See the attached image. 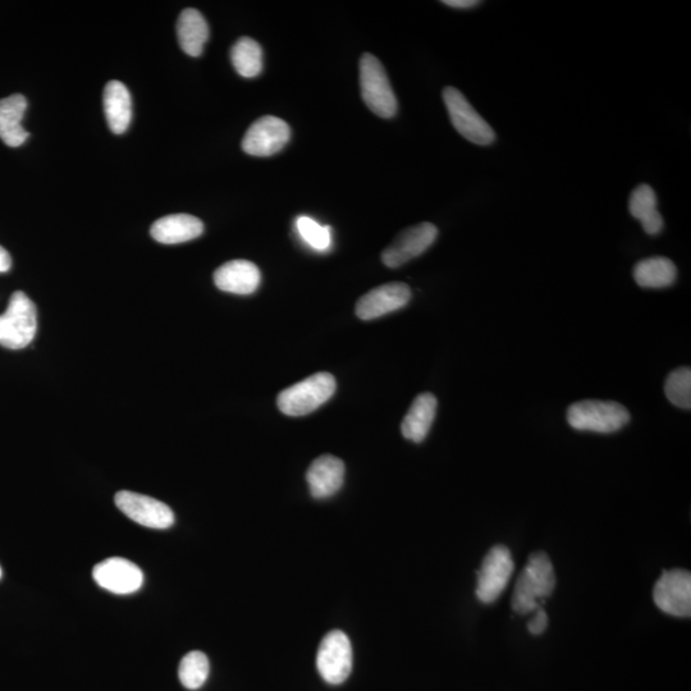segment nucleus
<instances>
[{
  "label": "nucleus",
  "instance_id": "obj_1",
  "mask_svg": "<svg viewBox=\"0 0 691 691\" xmlns=\"http://www.w3.org/2000/svg\"><path fill=\"white\" fill-rule=\"evenodd\" d=\"M556 587L555 569L544 552L534 553L516 581L512 608L519 615H529L542 608Z\"/></svg>",
  "mask_w": 691,
  "mask_h": 691
},
{
  "label": "nucleus",
  "instance_id": "obj_2",
  "mask_svg": "<svg viewBox=\"0 0 691 691\" xmlns=\"http://www.w3.org/2000/svg\"><path fill=\"white\" fill-rule=\"evenodd\" d=\"M570 427L581 432L615 433L626 427L630 413L625 406L613 401L585 400L567 410Z\"/></svg>",
  "mask_w": 691,
  "mask_h": 691
},
{
  "label": "nucleus",
  "instance_id": "obj_3",
  "mask_svg": "<svg viewBox=\"0 0 691 691\" xmlns=\"http://www.w3.org/2000/svg\"><path fill=\"white\" fill-rule=\"evenodd\" d=\"M38 331V311L29 297L17 291L9 300L6 313L0 315V346L21 350L34 341Z\"/></svg>",
  "mask_w": 691,
  "mask_h": 691
},
{
  "label": "nucleus",
  "instance_id": "obj_4",
  "mask_svg": "<svg viewBox=\"0 0 691 691\" xmlns=\"http://www.w3.org/2000/svg\"><path fill=\"white\" fill-rule=\"evenodd\" d=\"M336 379L329 373L310 375L279 393L278 409L287 416H305L319 409L336 392Z\"/></svg>",
  "mask_w": 691,
  "mask_h": 691
},
{
  "label": "nucleus",
  "instance_id": "obj_5",
  "mask_svg": "<svg viewBox=\"0 0 691 691\" xmlns=\"http://www.w3.org/2000/svg\"><path fill=\"white\" fill-rule=\"evenodd\" d=\"M360 88L366 107L381 118H392L397 113V99L383 64L373 54L365 53L360 59Z\"/></svg>",
  "mask_w": 691,
  "mask_h": 691
},
{
  "label": "nucleus",
  "instance_id": "obj_6",
  "mask_svg": "<svg viewBox=\"0 0 691 691\" xmlns=\"http://www.w3.org/2000/svg\"><path fill=\"white\" fill-rule=\"evenodd\" d=\"M443 100L453 127L466 140L480 146H488L496 141L493 128L475 111L461 91L448 86L443 90Z\"/></svg>",
  "mask_w": 691,
  "mask_h": 691
},
{
  "label": "nucleus",
  "instance_id": "obj_7",
  "mask_svg": "<svg viewBox=\"0 0 691 691\" xmlns=\"http://www.w3.org/2000/svg\"><path fill=\"white\" fill-rule=\"evenodd\" d=\"M317 667L326 683L331 685L345 683L352 670V647L349 636L340 630L331 631L324 636L318 649Z\"/></svg>",
  "mask_w": 691,
  "mask_h": 691
},
{
  "label": "nucleus",
  "instance_id": "obj_8",
  "mask_svg": "<svg viewBox=\"0 0 691 691\" xmlns=\"http://www.w3.org/2000/svg\"><path fill=\"white\" fill-rule=\"evenodd\" d=\"M515 564L510 549L496 546L485 556L478 571L477 597L480 602H496L509 585Z\"/></svg>",
  "mask_w": 691,
  "mask_h": 691
},
{
  "label": "nucleus",
  "instance_id": "obj_9",
  "mask_svg": "<svg viewBox=\"0 0 691 691\" xmlns=\"http://www.w3.org/2000/svg\"><path fill=\"white\" fill-rule=\"evenodd\" d=\"M116 506L128 519L150 529H168L175 524V514L166 503L144 494L121 491L114 497Z\"/></svg>",
  "mask_w": 691,
  "mask_h": 691
},
{
  "label": "nucleus",
  "instance_id": "obj_10",
  "mask_svg": "<svg viewBox=\"0 0 691 691\" xmlns=\"http://www.w3.org/2000/svg\"><path fill=\"white\" fill-rule=\"evenodd\" d=\"M653 599L656 606L667 615L690 617V572L680 569L663 572L661 578L654 585Z\"/></svg>",
  "mask_w": 691,
  "mask_h": 691
},
{
  "label": "nucleus",
  "instance_id": "obj_11",
  "mask_svg": "<svg viewBox=\"0 0 691 691\" xmlns=\"http://www.w3.org/2000/svg\"><path fill=\"white\" fill-rule=\"evenodd\" d=\"M438 237V228L434 224L424 222L406 228L393 240L392 244L383 251L382 260L388 268H400L410 260L418 258L434 244Z\"/></svg>",
  "mask_w": 691,
  "mask_h": 691
},
{
  "label": "nucleus",
  "instance_id": "obj_12",
  "mask_svg": "<svg viewBox=\"0 0 691 691\" xmlns=\"http://www.w3.org/2000/svg\"><path fill=\"white\" fill-rule=\"evenodd\" d=\"M290 126L281 118L265 116L255 121L242 140V150L253 157H271L290 141Z\"/></svg>",
  "mask_w": 691,
  "mask_h": 691
},
{
  "label": "nucleus",
  "instance_id": "obj_13",
  "mask_svg": "<svg viewBox=\"0 0 691 691\" xmlns=\"http://www.w3.org/2000/svg\"><path fill=\"white\" fill-rule=\"evenodd\" d=\"M93 578L100 588L114 594H132L144 584V574L139 566L126 558H108L96 565Z\"/></svg>",
  "mask_w": 691,
  "mask_h": 691
},
{
  "label": "nucleus",
  "instance_id": "obj_14",
  "mask_svg": "<svg viewBox=\"0 0 691 691\" xmlns=\"http://www.w3.org/2000/svg\"><path fill=\"white\" fill-rule=\"evenodd\" d=\"M411 300V290L406 283L392 282L374 288L356 304V315L361 320H373L405 308Z\"/></svg>",
  "mask_w": 691,
  "mask_h": 691
},
{
  "label": "nucleus",
  "instance_id": "obj_15",
  "mask_svg": "<svg viewBox=\"0 0 691 691\" xmlns=\"http://www.w3.org/2000/svg\"><path fill=\"white\" fill-rule=\"evenodd\" d=\"M345 464L338 457L323 455L310 465L308 480L311 496L324 500L334 496L345 482Z\"/></svg>",
  "mask_w": 691,
  "mask_h": 691
},
{
  "label": "nucleus",
  "instance_id": "obj_16",
  "mask_svg": "<svg viewBox=\"0 0 691 691\" xmlns=\"http://www.w3.org/2000/svg\"><path fill=\"white\" fill-rule=\"evenodd\" d=\"M262 281L259 268L249 260H232L214 273V283L219 290L235 295L254 294Z\"/></svg>",
  "mask_w": 691,
  "mask_h": 691
},
{
  "label": "nucleus",
  "instance_id": "obj_17",
  "mask_svg": "<svg viewBox=\"0 0 691 691\" xmlns=\"http://www.w3.org/2000/svg\"><path fill=\"white\" fill-rule=\"evenodd\" d=\"M204 232V224L190 214H172L158 219L151 226V237L164 245L182 244L198 239Z\"/></svg>",
  "mask_w": 691,
  "mask_h": 691
},
{
  "label": "nucleus",
  "instance_id": "obj_18",
  "mask_svg": "<svg viewBox=\"0 0 691 691\" xmlns=\"http://www.w3.org/2000/svg\"><path fill=\"white\" fill-rule=\"evenodd\" d=\"M26 109L27 100L24 95L13 94L0 100V139L9 148H18L30 136L22 126Z\"/></svg>",
  "mask_w": 691,
  "mask_h": 691
},
{
  "label": "nucleus",
  "instance_id": "obj_19",
  "mask_svg": "<svg viewBox=\"0 0 691 691\" xmlns=\"http://www.w3.org/2000/svg\"><path fill=\"white\" fill-rule=\"evenodd\" d=\"M437 407V398L432 393H421L416 397L402 421V436L411 442H423L436 419Z\"/></svg>",
  "mask_w": 691,
  "mask_h": 691
},
{
  "label": "nucleus",
  "instance_id": "obj_20",
  "mask_svg": "<svg viewBox=\"0 0 691 691\" xmlns=\"http://www.w3.org/2000/svg\"><path fill=\"white\" fill-rule=\"evenodd\" d=\"M104 112L113 134L122 135L130 126L132 100L130 91L120 81L108 82L104 90Z\"/></svg>",
  "mask_w": 691,
  "mask_h": 691
},
{
  "label": "nucleus",
  "instance_id": "obj_21",
  "mask_svg": "<svg viewBox=\"0 0 691 691\" xmlns=\"http://www.w3.org/2000/svg\"><path fill=\"white\" fill-rule=\"evenodd\" d=\"M177 36L180 47L190 57H199L209 39L207 20L198 9L187 8L177 22Z\"/></svg>",
  "mask_w": 691,
  "mask_h": 691
},
{
  "label": "nucleus",
  "instance_id": "obj_22",
  "mask_svg": "<svg viewBox=\"0 0 691 691\" xmlns=\"http://www.w3.org/2000/svg\"><path fill=\"white\" fill-rule=\"evenodd\" d=\"M630 214L638 219L648 235L656 236L663 230V218L657 210L656 192L649 185H640L631 192Z\"/></svg>",
  "mask_w": 691,
  "mask_h": 691
},
{
  "label": "nucleus",
  "instance_id": "obj_23",
  "mask_svg": "<svg viewBox=\"0 0 691 691\" xmlns=\"http://www.w3.org/2000/svg\"><path fill=\"white\" fill-rule=\"evenodd\" d=\"M676 278V265L663 256L644 259L634 268L635 282L643 288L670 287L674 285Z\"/></svg>",
  "mask_w": 691,
  "mask_h": 691
},
{
  "label": "nucleus",
  "instance_id": "obj_24",
  "mask_svg": "<svg viewBox=\"0 0 691 691\" xmlns=\"http://www.w3.org/2000/svg\"><path fill=\"white\" fill-rule=\"evenodd\" d=\"M231 61L240 76L253 79L263 71V49L258 41L244 36L233 45Z\"/></svg>",
  "mask_w": 691,
  "mask_h": 691
},
{
  "label": "nucleus",
  "instance_id": "obj_25",
  "mask_svg": "<svg viewBox=\"0 0 691 691\" xmlns=\"http://www.w3.org/2000/svg\"><path fill=\"white\" fill-rule=\"evenodd\" d=\"M210 665L208 657L203 652H190L182 658L178 677L181 684L189 690H198L208 680Z\"/></svg>",
  "mask_w": 691,
  "mask_h": 691
},
{
  "label": "nucleus",
  "instance_id": "obj_26",
  "mask_svg": "<svg viewBox=\"0 0 691 691\" xmlns=\"http://www.w3.org/2000/svg\"><path fill=\"white\" fill-rule=\"evenodd\" d=\"M668 401L680 409H691V370L679 368L668 375L665 383Z\"/></svg>",
  "mask_w": 691,
  "mask_h": 691
},
{
  "label": "nucleus",
  "instance_id": "obj_27",
  "mask_svg": "<svg viewBox=\"0 0 691 691\" xmlns=\"http://www.w3.org/2000/svg\"><path fill=\"white\" fill-rule=\"evenodd\" d=\"M296 224L302 239L315 250L324 251L331 245V227L320 226L309 217L297 218Z\"/></svg>",
  "mask_w": 691,
  "mask_h": 691
},
{
  "label": "nucleus",
  "instance_id": "obj_28",
  "mask_svg": "<svg viewBox=\"0 0 691 691\" xmlns=\"http://www.w3.org/2000/svg\"><path fill=\"white\" fill-rule=\"evenodd\" d=\"M548 626V616L546 611L542 608L534 612V617L529 621L528 629L533 635H541L546 631Z\"/></svg>",
  "mask_w": 691,
  "mask_h": 691
},
{
  "label": "nucleus",
  "instance_id": "obj_29",
  "mask_svg": "<svg viewBox=\"0 0 691 691\" xmlns=\"http://www.w3.org/2000/svg\"><path fill=\"white\" fill-rule=\"evenodd\" d=\"M442 3L446 4L448 7L459 9L473 8L480 4L477 0H445V2Z\"/></svg>",
  "mask_w": 691,
  "mask_h": 691
},
{
  "label": "nucleus",
  "instance_id": "obj_30",
  "mask_svg": "<svg viewBox=\"0 0 691 691\" xmlns=\"http://www.w3.org/2000/svg\"><path fill=\"white\" fill-rule=\"evenodd\" d=\"M12 267V258L4 247L0 246V273H6Z\"/></svg>",
  "mask_w": 691,
  "mask_h": 691
},
{
  "label": "nucleus",
  "instance_id": "obj_31",
  "mask_svg": "<svg viewBox=\"0 0 691 691\" xmlns=\"http://www.w3.org/2000/svg\"><path fill=\"white\" fill-rule=\"evenodd\" d=\"M2 575H3L2 567H0V579H2Z\"/></svg>",
  "mask_w": 691,
  "mask_h": 691
}]
</instances>
